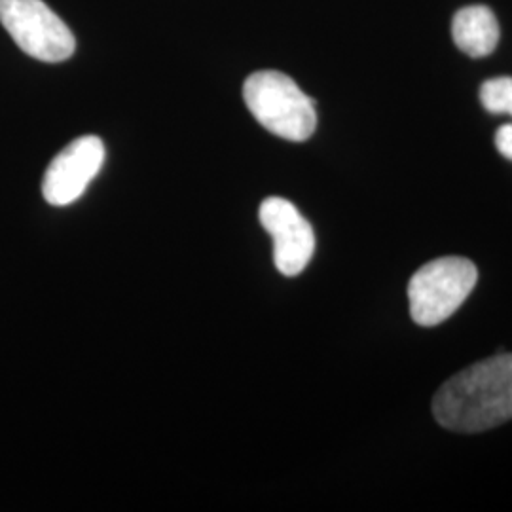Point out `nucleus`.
<instances>
[{
    "label": "nucleus",
    "instance_id": "obj_1",
    "mask_svg": "<svg viewBox=\"0 0 512 512\" xmlns=\"http://www.w3.org/2000/svg\"><path fill=\"white\" fill-rule=\"evenodd\" d=\"M433 414L442 427L480 433L512 420V353L463 368L440 387Z\"/></svg>",
    "mask_w": 512,
    "mask_h": 512
},
{
    "label": "nucleus",
    "instance_id": "obj_2",
    "mask_svg": "<svg viewBox=\"0 0 512 512\" xmlns=\"http://www.w3.org/2000/svg\"><path fill=\"white\" fill-rule=\"evenodd\" d=\"M243 99L258 124L281 139L302 143L315 133V101L287 74L277 71L251 74L243 84Z\"/></svg>",
    "mask_w": 512,
    "mask_h": 512
},
{
    "label": "nucleus",
    "instance_id": "obj_3",
    "mask_svg": "<svg viewBox=\"0 0 512 512\" xmlns=\"http://www.w3.org/2000/svg\"><path fill=\"white\" fill-rule=\"evenodd\" d=\"M478 281L469 258L444 256L427 262L412 275L408 300L412 319L421 327H435L459 310Z\"/></svg>",
    "mask_w": 512,
    "mask_h": 512
},
{
    "label": "nucleus",
    "instance_id": "obj_4",
    "mask_svg": "<svg viewBox=\"0 0 512 512\" xmlns=\"http://www.w3.org/2000/svg\"><path fill=\"white\" fill-rule=\"evenodd\" d=\"M0 23L38 61L61 63L76 50L73 31L42 0H0Z\"/></svg>",
    "mask_w": 512,
    "mask_h": 512
},
{
    "label": "nucleus",
    "instance_id": "obj_5",
    "mask_svg": "<svg viewBox=\"0 0 512 512\" xmlns=\"http://www.w3.org/2000/svg\"><path fill=\"white\" fill-rule=\"evenodd\" d=\"M105 154L107 152L103 141L95 135L74 139L71 145H67L55 156L46 169L42 181L44 200L55 207H65L76 202L99 175L105 164Z\"/></svg>",
    "mask_w": 512,
    "mask_h": 512
},
{
    "label": "nucleus",
    "instance_id": "obj_6",
    "mask_svg": "<svg viewBox=\"0 0 512 512\" xmlns=\"http://www.w3.org/2000/svg\"><path fill=\"white\" fill-rule=\"evenodd\" d=\"M262 228L274 239L275 268L287 277L302 274L315 253L310 222L285 198H266L260 211Z\"/></svg>",
    "mask_w": 512,
    "mask_h": 512
},
{
    "label": "nucleus",
    "instance_id": "obj_7",
    "mask_svg": "<svg viewBox=\"0 0 512 512\" xmlns=\"http://www.w3.org/2000/svg\"><path fill=\"white\" fill-rule=\"evenodd\" d=\"M452 37L461 52L486 57L497 48L499 23L488 6H467L454 16Z\"/></svg>",
    "mask_w": 512,
    "mask_h": 512
},
{
    "label": "nucleus",
    "instance_id": "obj_8",
    "mask_svg": "<svg viewBox=\"0 0 512 512\" xmlns=\"http://www.w3.org/2000/svg\"><path fill=\"white\" fill-rule=\"evenodd\" d=\"M482 107L492 114H511L512 116V78L499 76L486 80L480 88Z\"/></svg>",
    "mask_w": 512,
    "mask_h": 512
},
{
    "label": "nucleus",
    "instance_id": "obj_9",
    "mask_svg": "<svg viewBox=\"0 0 512 512\" xmlns=\"http://www.w3.org/2000/svg\"><path fill=\"white\" fill-rule=\"evenodd\" d=\"M495 148L505 156L507 160H512V124H505L497 129L495 133Z\"/></svg>",
    "mask_w": 512,
    "mask_h": 512
}]
</instances>
